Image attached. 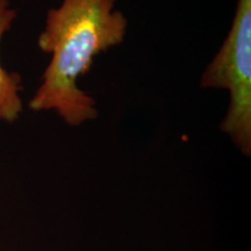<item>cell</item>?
Listing matches in <instances>:
<instances>
[{
  "label": "cell",
  "mask_w": 251,
  "mask_h": 251,
  "mask_svg": "<svg viewBox=\"0 0 251 251\" xmlns=\"http://www.w3.org/2000/svg\"><path fill=\"white\" fill-rule=\"evenodd\" d=\"M17 18V11L9 0H0V45L2 37L11 29ZM21 77L17 72H11L2 67L0 59V121L13 124L24 111L21 99Z\"/></svg>",
  "instance_id": "3"
},
{
  "label": "cell",
  "mask_w": 251,
  "mask_h": 251,
  "mask_svg": "<svg viewBox=\"0 0 251 251\" xmlns=\"http://www.w3.org/2000/svg\"><path fill=\"white\" fill-rule=\"evenodd\" d=\"M200 86L228 91L230 101L220 129L250 155L251 0H237L228 36L201 75Z\"/></svg>",
  "instance_id": "2"
},
{
  "label": "cell",
  "mask_w": 251,
  "mask_h": 251,
  "mask_svg": "<svg viewBox=\"0 0 251 251\" xmlns=\"http://www.w3.org/2000/svg\"><path fill=\"white\" fill-rule=\"evenodd\" d=\"M115 0H62L47 13L37 46L51 56L28 106L54 111L72 127L98 117L97 103L78 86L100 52L124 42L127 19Z\"/></svg>",
  "instance_id": "1"
}]
</instances>
